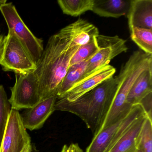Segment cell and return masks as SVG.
I'll use <instances>...</instances> for the list:
<instances>
[{
    "mask_svg": "<svg viewBox=\"0 0 152 152\" xmlns=\"http://www.w3.org/2000/svg\"><path fill=\"white\" fill-rule=\"evenodd\" d=\"M22 152H40V151L37 149L34 144L31 143L26 146Z\"/></svg>",
    "mask_w": 152,
    "mask_h": 152,
    "instance_id": "cell-25",
    "label": "cell"
},
{
    "mask_svg": "<svg viewBox=\"0 0 152 152\" xmlns=\"http://www.w3.org/2000/svg\"><path fill=\"white\" fill-rule=\"evenodd\" d=\"M117 77L113 76L73 102L57 100L55 111L74 114L82 119L95 136L100 129L112 106L117 90Z\"/></svg>",
    "mask_w": 152,
    "mask_h": 152,
    "instance_id": "cell-2",
    "label": "cell"
},
{
    "mask_svg": "<svg viewBox=\"0 0 152 152\" xmlns=\"http://www.w3.org/2000/svg\"><path fill=\"white\" fill-rule=\"evenodd\" d=\"M73 39L71 24L49 39L34 71L39 84L41 100L57 95L70 61L80 47L75 44Z\"/></svg>",
    "mask_w": 152,
    "mask_h": 152,
    "instance_id": "cell-1",
    "label": "cell"
},
{
    "mask_svg": "<svg viewBox=\"0 0 152 152\" xmlns=\"http://www.w3.org/2000/svg\"><path fill=\"white\" fill-rule=\"evenodd\" d=\"M57 100V95H54L41 100L32 108L26 109L21 115L26 129L33 131L42 128L48 118L55 111Z\"/></svg>",
    "mask_w": 152,
    "mask_h": 152,
    "instance_id": "cell-10",
    "label": "cell"
},
{
    "mask_svg": "<svg viewBox=\"0 0 152 152\" xmlns=\"http://www.w3.org/2000/svg\"><path fill=\"white\" fill-rule=\"evenodd\" d=\"M96 38L79 48L70 61V66L88 60L96 53L99 48Z\"/></svg>",
    "mask_w": 152,
    "mask_h": 152,
    "instance_id": "cell-20",
    "label": "cell"
},
{
    "mask_svg": "<svg viewBox=\"0 0 152 152\" xmlns=\"http://www.w3.org/2000/svg\"><path fill=\"white\" fill-rule=\"evenodd\" d=\"M138 148L142 152H152V121L148 116L141 130Z\"/></svg>",
    "mask_w": 152,
    "mask_h": 152,
    "instance_id": "cell-22",
    "label": "cell"
},
{
    "mask_svg": "<svg viewBox=\"0 0 152 152\" xmlns=\"http://www.w3.org/2000/svg\"><path fill=\"white\" fill-rule=\"evenodd\" d=\"M57 2L64 14L77 17L91 11L94 0H58Z\"/></svg>",
    "mask_w": 152,
    "mask_h": 152,
    "instance_id": "cell-18",
    "label": "cell"
},
{
    "mask_svg": "<svg viewBox=\"0 0 152 152\" xmlns=\"http://www.w3.org/2000/svg\"><path fill=\"white\" fill-rule=\"evenodd\" d=\"M4 39V36L1 34L0 33V51L1 50V48H2V45H3Z\"/></svg>",
    "mask_w": 152,
    "mask_h": 152,
    "instance_id": "cell-26",
    "label": "cell"
},
{
    "mask_svg": "<svg viewBox=\"0 0 152 152\" xmlns=\"http://www.w3.org/2000/svg\"><path fill=\"white\" fill-rule=\"evenodd\" d=\"M0 11L8 27L20 40L37 66L43 53V40L34 36L18 13L12 3L0 1Z\"/></svg>",
    "mask_w": 152,
    "mask_h": 152,
    "instance_id": "cell-6",
    "label": "cell"
},
{
    "mask_svg": "<svg viewBox=\"0 0 152 152\" xmlns=\"http://www.w3.org/2000/svg\"><path fill=\"white\" fill-rule=\"evenodd\" d=\"M67 147H68V146L66 145H64L63 146V148H62V150L60 151V152H66Z\"/></svg>",
    "mask_w": 152,
    "mask_h": 152,
    "instance_id": "cell-27",
    "label": "cell"
},
{
    "mask_svg": "<svg viewBox=\"0 0 152 152\" xmlns=\"http://www.w3.org/2000/svg\"><path fill=\"white\" fill-rule=\"evenodd\" d=\"M11 110V105L8 99L5 88L3 85H0V145Z\"/></svg>",
    "mask_w": 152,
    "mask_h": 152,
    "instance_id": "cell-21",
    "label": "cell"
},
{
    "mask_svg": "<svg viewBox=\"0 0 152 152\" xmlns=\"http://www.w3.org/2000/svg\"><path fill=\"white\" fill-rule=\"evenodd\" d=\"M15 85L10 88L9 99L11 109L19 110L32 108L41 101L39 84L35 72L15 75Z\"/></svg>",
    "mask_w": 152,
    "mask_h": 152,
    "instance_id": "cell-7",
    "label": "cell"
},
{
    "mask_svg": "<svg viewBox=\"0 0 152 152\" xmlns=\"http://www.w3.org/2000/svg\"><path fill=\"white\" fill-rule=\"evenodd\" d=\"M127 15L129 30L132 27L152 30V0H131Z\"/></svg>",
    "mask_w": 152,
    "mask_h": 152,
    "instance_id": "cell-12",
    "label": "cell"
},
{
    "mask_svg": "<svg viewBox=\"0 0 152 152\" xmlns=\"http://www.w3.org/2000/svg\"><path fill=\"white\" fill-rule=\"evenodd\" d=\"M151 67H152V55L137 50L131 55L116 76L118 86L115 97L98 132L124 118L129 114L132 107L126 103L128 94L139 75Z\"/></svg>",
    "mask_w": 152,
    "mask_h": 152,
    "instance_id": "cell-3",
    "label": "cell"
},
{
    "mask_svg": "<svg viewBox=\"0 0 152 152\" xmlns=\"http://www.w3.org/2000/svg\"><path fill=\"white\" fill-rule=\"evenodd\" d=\"M130 32L132 40L141 50L152 55V30L132 27Z\"/></svg>",
    "mask_w": 152,
    "mask_h": 152,
    "instance_id": "cell-19",
    "label": "cell"
},
{
    "mask_svg": "<svg viewBox=\"0 0 152 152\" xmlns=\"http://www.w3.org/2000/svg\"><path fill=\"white\" fill-rule=\"evenodd\" d=\"M142 152V151H141L140 149L139 148H138V149L136 150V152Z\"/></svg>",
    "mask_w": 152,
    "mask_h": 152,
    "instance_id": "cell-28",
    "label": "cell"
},
{
    "mask_svg": "<svg viewBox=\"0 0 152 152\" xmlns=\"http://www.w3.org/2000/svg\"><path fill=\"white\" fill-rule=\"evenodd\" d=\"M31 141L19 111L11 109L0 145V152H22L26 146L31 143Z\"/></svg>",
    "mask_w": 152,
    "mask_h": 152,
    "instance_id": "cell-9",
    "label": "cell"
},
{
    "mask_svg": "<svg viewBox=\"0 0 152 152\" xmlns=\"http://www.w3.org/2000/svg\"><path fill=\"white\" fill-rule=\"evenodd\" d=\"M96 39L98 50L88 60L83 79L98 69L109 65L113 58L128 50L126 40L117 35L111 36L99 34Z\"/></svg>",
    "mask_w": 152,
    "mask_h": 152,
    "instance_id": "cell-8",
    "label": "cell"
},
{
    "mask_svg": "<svg viewBox=\"0 0 152 152\" xmlns=\"http://www.w3.org/2000/svg\"><path fill=\"white\" fill-rule=\"evenodd\" d=\"M88 61L69 66L58 90L57 99L63 98L76 83L83 80Z\"/></svg>",
    "mask_w": 152,
    "mask_h": 152,
    "instance_id": "cell-16",
    "label": "cell"
},
{
    "mask_svg": "<svg viewBox=\"0 0 152 152\" xmlns=\"http://www.w3.org/2000/svg\"><path fill=\"white\" fill-rule=\"evenodd\" d=\"M66 152H83L78 144H72L67 147Z\"/></svg>",
    "mask_w": 152,
    "mask_h": 152,
    "instance_id": "cell-24",
    "label": "cell"
},
{
    "mask_svg": "<svg viewBox=\"0 0 152 152\" xmlns=\"http://www.w3.org/2000/svg\"><path fill=\"white\" fill-rule=\"evenodd\" d=\"M139 104L142 105L147 116L152 119V92L148 94L141 100Z\"/></svg>",
    "mask_w": 152,
    "mask_h": 152,
    "instance_id": "cell-23",
    "label": "cell"
},
{
    "mask_svg": "<svg viewBox=\"0 0 152 152\" xmlns=\"http://www.w3.org/2000/svg\"><path fill=\"white\" fill-rule=\"evenodd\" d=\"M147 115L140 116L108 152H135L141 130Z\"/></svg>",
    "mask_w": 152,
    "mask_h": 152,
    "instance_id": "cell-13",
    "label": "cell"
},
{
    "mask_svg": "<svg viewBox=\"0 0 152 152\" xmlns=\"http://www.w3.org/2000/svg\"><path fill=\"white\" fill-rule=\"evenodd\" d=\"M152 92V67L144 71L135 81L127 96L126 103L132 107L139 104L147 95Z\"/></svg>",
    "mask_w": 152,
    "mask_h": 152,
    "instance_id": "cell-15",
    "label": "cell"
},
{
    "mask_svg": "<svg viewBox=\"0 0 152 152\" xmlns=\"http://www.w3.org/2000/svg\"><path fill=\"white\" fill-rule=\"evenodd\" d=\"M130 1L94 0L91 11L102 17L119 18L128 14Z\"/></svg>",
    "mask_w": 152,
    "mask_h": 152,
    "instance_id": "cell-14",
    "label": "cell"
},
{
    "mask_svg": "<svg viewBox=\"0 0 152 152\" xmlns=\"http://www.w3.org/2000/svg\"><path fill=\"white\" fill-rule=\"evenodd\" d=\"M115 72V68L109 64L101 67L76 83L61 99L73 102L106 80L113 77Z\"/></svg>",
    "mask_w": 152,
    "mask_h": 152,
    "instance_id": "cell-11",
    "label": "cell"
},
{
    "mask_svg": "<svg viewBox=\"0 0 152 152\" xmlns=\"http://www.w3.org/2000/svg\"><path fill=\"white\" fill-rule=\"evenodd\" d=\"M74 33L73 42L80 46L90 42L99 35L98 29L96 26L84 19H79L72 23Z\"/></svg>",
    "mask_w": 152,
    "mask_h": 152,
    "instance_id": "cell-17",
    "label": "cell"
},
{
    "mask_svg": "<svg viewBox=\"0 0 152 152\" xmlns=\"http://www.w3.org/2000/svg\"><path fill=\"white\" fill-rule=\"evenodd\" d=\"M0 65L5 72L24 75L36 70V64L20 40L11 30L4 37L0 51Z\"/></svg>",
    "mask_w": 152,
    "mask_h": 152,
    "instance_id": "cell-4",
    "label": "cell"
},
{
    "mask_svg": "<svg viewBox=\"0 0 152 152\" xmlns=\"http://www.w3.org/2000/svg\"><path fill=\"white\" fill-rule=\"evenodd\" d=\"M146 114L140 104L134 105L124 118L94 136L86 152H108L140 116Z\"/></svg>",
    "mask_w": 152,
    "mask_h": 152,
    "instance_id": "cell-5",
    "label": "cell"
}]
</instances>
